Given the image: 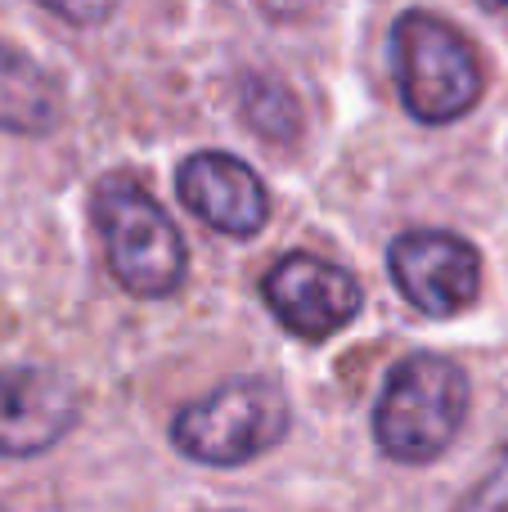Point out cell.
I'll list each match as a JSON object with an SVG mask.
<instances>
[{"instance_id": "obj_1", "label": "cell", "mask_w": 508, "mask_h": 512, "mask_svg": "<svg viewBox=\"0 0 508 512\" xmlns=\"http://www.w3.org/2000/svg\"><path fill=\"white\" fill-rule=\"evenodd\" d=\"M468 418V378L446 355H405L374 409V441L396 463H432Z\"/></svg>"}, {"instance_id": "obj_10", "label": "cell", "mask_w": 508, "mask_h": 512, "mask_svg": "<svg viewBox=\"0 0 508 512\" xmlns=\"http://www.w3.org/2000/svg\"><path fill=\"white\" fill-rule=\"evenodd\" d=\"M243 117H248L252 131H261L275 144H284L297 135V99H293V90L275 77L243 81Z\"/></svg>"}, {"instance_id": "obj_3", "label": "cell", "mask_w": 508, "mask_h": 512, "mask_svg": "<svg viewBox=\"0 0 508 512\" xmlns=\"http://www.w3.org/2000/svg\"><path fill=\"white\" fill-rule=\"evenodd\" d=\"M95 225L108 270L131 297H171L185 283V239L158 198L131 176H108L95 194Z\"/></svg>"}, {"instance_id": "obj_5", "label": "cell", "mask_w": 508, "mask_h": 512, "mask_svg": "<svg viewBox=\"0 0 508 512\" xmlns=\"http://www.w3.org/2000/svg\"><path fill=\"white\" fill-rule=\"evenodd\" d=\"M396 288L414 310L450 319L468 310L482 292V256L468 239L450 230H410L387 252Z\"/></svg>"}, {"instance_id": "obj_7", "label": "cell", "mask_w": 508, "mask_h": 512, "mask_svg": "<svg viewBox=\"0 0 508 512\" xmlns=\"http://www.w3.org/2000/svg\"><path fill=\"white\" fill-rule=\"evenodd\" d=\"M77 423V391L54 369H0V454L32 459L59 445Z\"/></svg>"}, {"instance_id": "obj_8", "label": "cell", "mask_w": 508, "mask_h": 512, "mask_svg": "<svg viewBox=\"0 0 508 512\" xmlns=\"http://www.w3.org/2000/svg\"><path fill=\"white\" fill-rule=\"evenodd\" d=\"M180 203L230 239H252L270 221V194L248 162L234 153H194L176 176Z\"/></svg>"}, {"instance_id": "obj_11", "label": "cell", "mask_w": 508, "mask_h": 512, "mask_svg": "<svg viewBox=\"0 0 508 512\" xmlns=\"http://www.w3.org/2000/svg\"><path fill=\"white\" fill-rule=\"evenodd\" d=\"M455 512H508V445L495 454V463L486 468V477L464 495V504Z\"/></svg>"}, {"instance_id": "obj_9", "label": "cell", "mask_w": 508, "mask_h": 512, "mask_svg": "<svg viewBox=\"0 0 508 512\" xmlns=\"http://www.w3.org/2000/svg\"><path fill=\"white\" fill-rule=\"evenodd\" d=\"M63 117V95L54 77L23 50L0 41V131L45 135Z\"/></svg>"}, {"instance_id": "obj_14", "label": "cell", "mask_w": 508, "mask_h": 512, "mask_svg": "<svg viewBox=\"0 0 508 512\" xmlns=\"http://www.w3.org/2000/svg\"><path fill=\"white\" fill-rule=\"evenodd\" d=\"M0 512H5V508H0Z\"/></svg>"}, {"instance_id": "obj_2", "label": "cell", "mask_w": 508, "mask_h": 512, "mask_svg": "<svg viewBox=\"0 0 508 512\" xmlns=\"http://www.w3.org/2000/svg\"><path fill=\"white\" fill-rule=\"evenodd\" d=\"M392 59H396V90L414 122L446 126L473 113L486 90V72L477 50L455 23L410 9L396 18L392 32Z\"/></svg>"}, {"instance_id": "obj_6", "label": "cell", "mask_w": 508, "mask_h": 512, "mask_svg": "<svg viewBox=\"0 0 508 512\" xmlns=\"http://www.w3.org/2000/svg\"><path fill=\"white\" fill-rule=\"evenodd\" d=\"M261 297L275 310L279 324H284L288 333H297L302 342H324V337H333L365 306L360 283L351 279L342 265L324 261V256H311V252H293L270 265V274L261 279Z\"/></svg>"}, {"instance_id": "obj_13", "label": "cell", "mask_w": 508, "mask_h": 512, "mask_svg": "<svg viewBox=\"0 0 508 512\" xmlns=\"http://www.w3.org/2000/svg\"><path fill=\"white\" fill-rule=\"evenodd\" d=\"M482 9H491V14H508V0H477Z\"/></svg>"}, {"instance_id": "obj_4", "label": "cell", "mask_w": 508, "mask_h": 512, "mask_svg": "<svg viewBox=\"0 0 508 512\" xmlns=\"http://www.w3.org/2000/svg\"><path fill=\"white\" fill-rule=\"evenodd\" d=\"M288 423H293V414H288V400L275 382L239 378L180 409L171 423V441L194 463L239 468V463L275 450L288 436Z\"/></svg>"}, {"instance_id": "obj_12", "label": "cell", "mask_w": 508, "mask_h": 512, "mask_svg": "<svg viewBox=\"0 0 508 512\" xmlns=\"http://www.w3.org/2000/svg\"><path fill=\"white\" fill-rule=\"evenodd\" d=\"M50 14H59L63 23H77V27H99L113 18L117 0H41Z\"/></svg>"}]
</instances>
